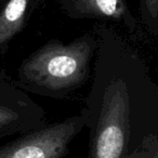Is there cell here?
Here are the masks:
<instances>
[{
    "label": "cell",
    "instance_id": "6da1fadb",
    "mask_svg": "<svg viewBox=\"0 0 158 158\" xmlns=\"http://www.w3.org/2000/svg\"><path fill=\"white\" fill-rule=\"evenodd\" d=\"M82 110L88 158H127L158 136V84L142 57L108 31L99 36Z\"/></svg>",
    "mask_w": 158,
    "mask_h": 158
},
{
    "label": "cell",
    "instance_id": "7a4b0ae2",
    "mask_svg": "<svg viewBox=\"0 0 158 158\" xmlns=\"http://www.w3.org/2000/svg\"><path fill=\"white\" fill-rule=\"evenodd\" d=\"M98 44L99 37L91 35L69 44L51 40L21 62L16 85L40 97L64 99L88 81Z\"/></svg>",
    "mask_w": 158,
    "mask_h": 158
},
{
    "label": "cell",
    "instance_id": "3957f363",
    "mask_svg": "<svg viewBox=\"0 0 158 158\" xmlns=\"http://www.w3.org/2000/svg\"><path fill=\"white\" fill-rule=\"evenodd\" d=\"M85 128L86 116L81 110L79 114L16 135L0 146V158H64Z\"/></svg>",
    "mask_w": 158,
    "mask_h": 158
},
{
    "label": "cell",
    "instance_id": "277c9868",
    "mask_svg": "<svg viewBox=\"0 0 158 158\" xmlns=\"http://www.w3.org/2000/svg\"><path fill=\"white\" fill-rule=\"evenodd\" d=\"M66 8L75 18L123 20L127 15L123 0H66Z\"/></svg>",
    "mask_w": 158,
    "mask_h": 158
},
{
    "label": "cell",
    "instance_id": "5b68a950",
    "mask_svg": "<svg viewBox=\"0 0 158 158\" xmlns=\"http://www.w3.org/2000/svg\"><path fill=\"white\" fill-rule=\"evenodd\" d=\"M31 0H9L0 11V50L7 48L9 42L22 29L26 19Z\"/></svg>",
    "mask_w": 158,
    "mask_h": 158
},
{
    "label": "cell",
    "instance_id": "8992f818",
    "mask_svg": "<svg viewBox=\"0 0 158 158\" xmlns=\"http://www.w3.org/2000/svg\"><path fill=\"white\" fill-rule=\"evenodd\" d=\"M127 158H158V136L147 140Z\"/></svg>",
    "mask_w": 158,
    "mask_h": 158
},
{
    "label": "cell",
    "instance_id": "52a82bcc",
    "mask_svg": "<svg viewBox=\"0 0 158 158\" xmlns=\"http://www.w3.org/2000/svg\"><path fill=\"white\" fill-rule=\"evenodd\" d=\"M145 8V22L153 31H158V0H143Z\"/></svg>",
    "mask_w": 158,
    "mask_h": 158
}]
</instances>
